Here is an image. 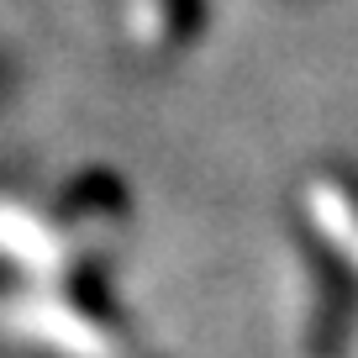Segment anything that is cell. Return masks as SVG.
Listing matches in <instances>:
<instances>
[{
    "label": "cell",
    "mask_w": 358,
    "mask_h": 358,
    "mask_svg": "<svg viewBox=\"0 0 358 358\" xmlns=\"http://www.w3.org/2000/svg\"><path fill=\"white\" fill-rule=\"evenodd\" d=\"M311 206H322V216H327V232H332L337 243H343L348 253L358 258V222L343 211V201H337L332 190H316V195H311Z\"/></svg>",
    "instance_id": "cell-1"
}]
</instances>
